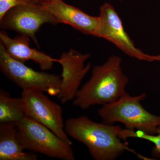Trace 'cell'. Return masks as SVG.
<instances>
[{"label":"cell","mask_w":160,"mask_h":160,"mask_svg":"<svg viewBox=\"0 0 160 160\" xmlns=\"http://www.w3.org/2000/svg\"><path fill=\"white\" fill-rule=\"evenodd\" d=\"M119 126L93 122L86 116L69 118L65 123L66 134L82 143L95 160H113L129 151L145 160H154L137 153L119 137Z\"/></svg>","instance_id":"1"},{"label":"cell","mask_w":160,"mask_h":160,"mask_svg":"<svg viewBox=\"0 0 160 160\" xmlns=\"http://www.w3.org/2000/svg\"><path fill=\"white\" fill-rule=\"evenodd\" d=\"M122 58L112 55L102 65L94 66L91 77L79 89L73 105L82 109L110 104L126 93L129 78L123 72Z\"/></svg>","instance_id":"2"},{"label":"cell","mask_w":160,"mask_h":160,"mask_svg":"<svg viewBox=\"0 0 160 160\" xmlns=\"http://www.w3.org/2000/svg\"><path fill=\"white\" fill-rule=\"evenodd\" d=\"M146 98V93L132 97L126 92L117 101L103 105L98 114L103 123L112 124L118 122L127 129L156 134L160 126V116L152 114L143 108L141 102Z\"/></svg>","instance_id":"3"},{"label":"cell","mask_w":160,"mask_h":160,"mask_svg":"<svg viewBox=\"0 0 160 160\" xmlns=\"http://www.w3.org/2000/svg\"><path fill=\"white\" fill-rule=\"evenodd\" d=\"M18 138L25 150L64 160H74L71 145L47 127L26 117L17 123Z\"/></svg>","instance_id":"4"},{"label":"cell","mask_w":160,"mask_h":160,"mask_svg":"<svg viewBox=\"0 0 160 160\" xmlns=\"http://www.w3.org/2000/svg\"><path fill=\"white\" fill-rule=\"evenodd\" d=\"M0 69L8 79L22 88L46 92L57 96L62 78L57 75L35 71L11 58L0 43Z\"/></svg>","instance_id":"5"},{"label":"cell","mask_w":160,"mask_h":160,"mask_svg":"<svg viewBox=\"0 0 160 160\" xmlns=\"http://www.w3.org/2000/svg\"><path fill=\"white\" fill-rule=\"evenodd\" d=\"M25 117L44 125L72 145L65 130L62 109L42 92L23 89L21 95Z\"/></svg>","instance_id":"6"},{"label":"cell","mask_w":160,"mask_h":160,"mask_svg":"<svg viewBox=\"0 0 160 160\" xmlns=\"http://www.w3.org/2000/svg\"><path fill=\"white\" fill-rule=\"evenodd\" d=\"M100 23L96 37L105 39L125 54L139 61L160 62L159 55H150L137 48L125 31L122 22L114 7L105 2L100 8Z\"/></svg>","instance_id":"7"},{"label":"cell","mask_w":160,"mask_h":160,"mask_svg":"<svg viewBox=\"0 0 160 160\" xmlns=\"http://www.w3.org/2000/svg\"><path fill=\"white\" fill-rule=\"evenodd\" d=\"M46 23L58 24L54 17L42 6L20 3L0 20V27L2 30H12L27 36L38 45L36 34L40 27Z\"/></svg>","instance_id":"8"},{"label":"cell","mask_w":160,"mask_h":160,"mask_svg":"<svg viewBox=\"0 0 160 160\" xmlns=\"http://www.w3.org/2000/svg\"><path fill=\"white\" fill-rule=\"evenodd\" d=\"M89 53H82L73 49L63 52L57 62L62 67V82L58 98L62 104L74 99L86 75L91 68L90 63L85 65Z\"/></svg>","instance_id":"9"},{"label":"cell","mask_w":160,"mask_h":160,"mask_svg":"<svg viewBox=\"0 0 160 160\" xmlns=\"http://www.w3.org/2000/svg\"><path fill=\"white\" fill-rule=\"evenodd\" d=\"M42 6L54 17L58 23L67 24L83 34L96 37L99 26L98 16L89 15L62 0H50Z\"/></svg>","instance_id":"10"},{"label":"cell","mask_w":160,"mask_h":160,"mask_svg":"<svg viewBox=\"0 0 160 160\" xmlns=\"http://www.w3.org/2000/svg\"><path fill=\"white\" fill-rule=\"evenodd\" d=\"M29 38L25 35H20L12 38L4 30L0 32V43L11 58L23 63L32 60L38 64L42 70L52 69L57 59L32 48L29 46Z\"/></svg>","instance_id":"11"},{"label":"cell","mask_w":160,"mask_h":160,"mask_svg":"<svg viewBox=\"0 0 160 160\" xmlns=\"http://www.w3.org/2000/svg\"><path fill=\"white\" fill-rule=\"evenodd\" d=\"M18 138L17 123H0V160H37L35 152H26Z\"/></svg>","instance_id":"12"},{"label":"cell","mask_w":160,"mask_h":160,"mask_svg":"<svg viewBox=\"0 0 160 160\" xmlns=\"http://www.w3.org/2000/svg\"><path fill=\"white\" fill-rule=\"evenodd\" d=\"M25 117L21 98L12 97L9 92L0 89V123H18Z\"/></svg>","instance_id":"13"},{"label":"cell","mask_w":160,"mask_h":160,"mask_svg":"<svg viewBox=\"0 0 160 160\" xmlns=\"http://www.w3.org/2000/svg\"><path fill=\"white\" fill-rule=\"evenodd\" d=\"M119 137L121 139L125 141L128 138H136L147 140L154 144L155 147L153 152L157 156H160V126L158 128L156 134H146L142 131L129 129H122Z\"/></svg>","instance_id":"14"},{"label":"cell","mask_w":160,"mask_h":160,"mask_svg":"<svg viewBox=\"0 0 160 160\" xmlns=\"http://www.w3.org/2000/svg\"><path fill=\"white\" fill-rule=\"evenodd\" d=\"M18 2H12L8 0H0V20L12 8L20 4Z\"/></svg>","instance_id":"15"},{"label":"cell","mask_w":160,"mask_h":160,"mask_svg":"<svg viewBox=\"0 0 160 160\" xmlns=\"http://www.w3.org/2000/svg\"><path fill=\"white\" fill-rule=\"evenodd\" d=\"M20 3H26L32 5L42 6L50 0H17Z\"/></svg>","instance_id":"16"},{"label":"cell","mask_w":160,"mask_h":160,"mask_svg":"<svg viewBox=\"0 0 160 160\" xmlns=\"http://www.w3.org/2000/svg\"><path fill=\"white\" fill-rule=\"evenodd\" d=\"M8 1H12V2H18L17 0H8Z\"/></svg>","instance_id":"17"},{"label":"cell","mask_w":160,"mask_h":160,"mask_svg":"<svg viewBox=\"0 0 160 160\" xmlns=\"http://www.w3.org/2000/svg\"><path fill=\"white\" fill-rule=\"evenodd\" d=\"M160 59V54L159 55Z\"/></svg>","instance_id":"18"}]
</instances>
